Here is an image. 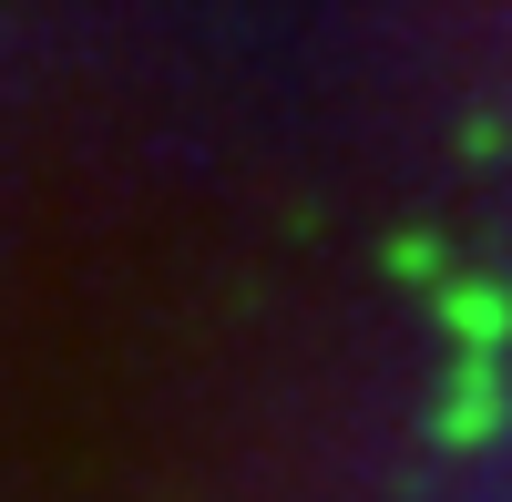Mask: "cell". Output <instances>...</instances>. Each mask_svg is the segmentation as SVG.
Returning <instances> with one entry per match:
<instances>
[{"instance_id": "1", "label": "cell", "mask_w": 512, "mask_h": 502, "mask_svg": "<svg viewBox=\"0 0 512 502\" xmlns=\"http://www.w3.org/2000/svg\"><path fill=\"white\" fill-rule=\"evenodd\" d=\"M441 328L461 359H502L512 349V287L502 277H451L441 287Z\"/></svg>"}, {"instance_id": "2", "label": "cell", "mask_w": 512, "mask_h": 502, "mask_svg": "<svg viewBox=\"0 0 512 502\" xmlns=\"http://www.w3.org/2000/svg\"><path fill=\"white\" fill-rule=\"evenodd\" d=\"M502 421H512L502 369H492V359H461V369H451V390H441V441H461V451H472V441H492Z\"/></svg>"}]
</instances>
